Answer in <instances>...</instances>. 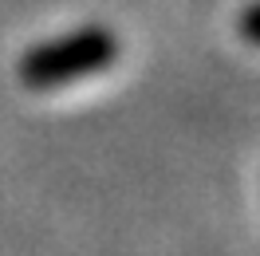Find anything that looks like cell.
<instances>
[{
  "mask_svg": "<svg viewBox=\"0 0 260 256\" xmlns=\"http://www.w3.org/2000/svg\"><path fill=\"white\" fill-rule=\"evenodd\" d=\"M118 59V36L111 28H75L55 40H40L16 59V75L28 91H55L67 83L95 75Z\"/></svg>",
  "mask_w": 260,
  "mask_h": 256,
  "instance_id": "cell-1",
  "label": "cell"
},
{
  "mask_svg": "<svg viewBox=\"0 0 260 256\" xmlns=\"http://www.w3.org/2000/svg\"><path fill=\"white\" fill-rule=\"evenodd\" d=\"M237 32H241L248 44H256V48H260V0H256V4H248V8L241 12V20H237Z\"/></svg>",
  "mask_w": 260,
  "mask_h": 256,
  "instance_id": "cell-2",
  "label": "cell"
}]
</instances>
